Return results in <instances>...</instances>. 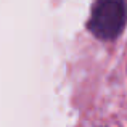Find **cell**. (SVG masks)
<instances>
[{
	"instance_id": "cell-1",
	"label": "cell",
	"mask_w": 127,
	"mask_h": 127,
	"mask_svg": "<svg viewBox=\"0 0 127 127\" xmlns=\"http://www.w3.org/2000/svg\"><path fill=\"white\" fill-rule=\"evenodd\" d=\"M126 0H95L89 19V31L101 40L116 39L126 28Z\"/></svg>"
}]
</instances>
